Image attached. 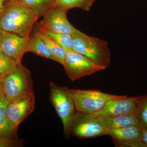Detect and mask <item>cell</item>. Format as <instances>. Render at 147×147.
<instances>
[{
    "instance_id": "44dd1931",
    "label": "cell",
    "mask_w": 147,
    "mask_h": 147,
    "mask_svg": "<svg viewBox=\"0 0 147 147\" xmlns=\"http://www.w3.org/2000/svg\"><path fill=\"white\" fill-rule=\"evenodd\" d=\"M136 116L140 126L147 128V94L142 96Z\"/></svg>"
},
{
    "instance_id": "7402d4cb",
    "label": "cell",
    "mask_w": 147,
    "mask_h": 147,
    "mask_svg": "<svg viewBox=\"0 0 147 147\" xmlns=\"http://www.w3.org/2000/svg\"><path fill=\"white\" fill-rule=\"evenodd\" d=\"M23 140L20 141L16 137H0V147H7L19 146L20 144H23Z\"/></svg>"
},
{
    "instance_id": "d4e9b609",
    "label": "cell",
    "mask_w": 147,
    "mask_h": 147,
    "mask_svg": "<svg viewBox=\"0 0 147 147\" xmlns=\"http://www.w3.org/2000/svg\"><path fill=\"white\" fill-rule=\"evenodd\" d=\"M3 33L2 30L0 29V50H1V45L3 40Z\"/></svg>"
},
{
    "instance_id": "7a4b0ae2",
    "label": "cell",
    "mask_w": 147,
    "mask_h": 147,
    "mask_svg": "<svg viewBox=\"0 0 147 147\" xmlns=\"http://www.w3.org/2000/svg\"><path fill=\"white\" fill-rule=\"evenodd\" d=\"M71 36L74 51L98 65L108 68L111 61V54L107 41L87 35L77 29Z\"/></svg>"
},
{
    "instance_id": "7c38bea8",
    "label": "cell",
    "mask_w": 147,
    "mask_h": 147,
    "mask_svg": "<svg viewBox=\"0 0 147 147\" xmlns=\"http://www.w3.org/2000/svg\"><path fill=\"white\" fill-rule=\"evenodd\" d=\"M106 130L116 147H142L140 125Z\"/></svg>"
},
{
    "instance_id": "cb8c5ba5",
    "label": "cell",
    "mask_w": 147,
    "mask_h": 147,
    "mask_svg": "<svg viewBox=\"0 0 147 147\" xmlns=\"http://www.w3.org/2000/svg\"><path fill=\"white\" fill-rule=\"evenodd\" d=\"M141 140L142 147H147V128L141 126Z\"/></svg>"
},
{
    "instance_id": "8992f818",
    "label": "cell",
    "mask_w": 147,
    "mask_h": 147,
    "mask_svg": "<svg viewBox=\"0 0 147 147\" xmlns=\"http://www.w3.org/2000/svg\"><path fill=\"white\" fill-rule=\"evenodd\" d=\"M63 65L67 76L72 81L106 69L73 50L67 51Z\"/></svg>"
},
{
    "instance_id": "9a60e30c",
    "label": "cell",
    "mask_w": 147,
    "mask_h": 147,
    "mask_svg": "<svg viewBox=\"0 0 147 147\" xmlns=\"http://www.w3.org/2000/svg\"><path fill=\"white\" fill-rule=\"evenodd\" d=\"M38 30L44 33L55 42L67 51L72 49V37L71 35L61 33L50 30L40 24Z\"/></svg>"
},
{
    "instance_id": "5bb4252c",
    "label": "cell",
    "mask_w": 147,
    "mask_h": 147,
    "mask_svg": "<svg viewBox=\"0 0 147 147\" xmlns=\"http://www.w3.org/2000/svg\"><path fill=\"white\" fill-rule=\"evenodd\" d=\"M29 52L55 61V58L49 47L36 33L29 37Z\"/></svg>"
},
{
    "instance_id": "3957f363",
    "label": "cell",
    "mask_w": 147,
    "mask_h": 147,
    "mask_svg": "<svg viewBox=\"0 0 147 147\" xmlns=\"http://www.w3.org/2000/svg\"><path fill=\"white\" fill-rule=\"evenodd\" d=\"M1 81L3 94L9 102L34 94L30 72L21 63L16 71L3 77Z\"/></svg>"
},
{
    "instance_id": "30bf717a",
    "label": "cell",
    "mask_w": 147,
    "mask_h": 147,
    "mask_svg": "<svg viewBox=\"0 0 147 147\" xmlns=\"http://www.w3.org/2000/svg\"><path fill=\"white\" fill-rule=\"evenodd\" d=\"M68 10L62 7L53 6L44 13L40 24L50 30L72 35L77 29L67 20Z\"/></svg>"
},
{
    "instance_id": "277c9868",
    "label": "cell",
    "mask_w": 147,
    "mask_h": 147,
    "mask_svg": "<svg viewBox=\"0 0 147 147\" xmlns=\"http://www.w3.org/2000/svg\"><path fill=\"white\" fill-rule=\"evenodd\" d=\"M50 99L63 123L67 139L70 134L71 122L77 111L74 101L65 87H60L53 82L50 84Z\"/></svg>"
},
{
    "instance_id": "4fadbf2b",
    "label": "cell",
    "mask_w": 147,
    "mask_h": 147,
    "mask_svg": "<svg viewBox=\"0 0 147 147\" xmlns=\"http://www.w3.org/2000/svg\"><path fill=\"white\" fill-rule=\"evenodd\" d=\"M97 117L106 129H119L140 125L136 115L105 116Z\"/></svg>"
},
{
    "instance_id": "2e32d148",
    "label": "cell",
    "mask_w": 147,
    "mask_h": 147,
    "mask_svg": "<svg viewBox=\"0 0 147 147\" xmlns=\"http://www.w3.org/2000/svg\"><path fill=\"white\" fill-rule=\"evenodd\" d=\"M35 33L45 42L49 47L55 58V61L63 65L64 62L67 51L57 44L47 35L39 30L37 31Z\"/></svg>"
},
{
    "instance_id": "6da1fadb",
    "label": "cell",
    "mask_w": 147,
    "mask_h": 147,
    "mask_svg": "<svg viewBox=\"0 0 147 147\" xmlns=\"http://www.w3.org/2000/svg\"><path fill=\"white\" fill-rule=\"evenodd\" d=\"M38 18L31 9L16 0L0 16V29L21 36L29 37Z\"/></svg>"
},
{
    "instance_id": "ac0fdd59",
    "label": "cell",
    "mask_w": 147,
    "mask_h": 147,
    "mask_svg": "<svg viewBox=\"0 0 147 147\" xmlns=\"http://www.w3.org/2000/svg\"><path fill=\"white\" fill-rule=\"evenodd\" d=\"M23 5L31 9L38 18L53 6V3L49 0H17Z\"/></svg>"
},
{
    "instance_id": "5b68a950",
    "label": "cell",
    "mask_w": 147,
    "mask_h": 147,
    "mask_svg": "<svg viewBox=\"0 0 147 147\" xmlns=\"http://www.w3.org/2000/svg\"><path fill=\"white\" fill-rule=\"evenodd\" d=\"M67 90L75 103L77 112L93 114L100 111L109 100L121 96L102 92L99 90Z\"/></svg>"
},
{
    "instance_id": "ba28073f",
    "label": "cell",
    "mask_w": 147,
    "mask_h": 147,
    "mask_svg": "<svg viewBox=\"0 0 147 147\" xmlns=\"http://www.w3.org/2000/svg\"><path fill=\"white\" fill-rule=\"evenodd\" d=\"M142 96L135 97L121 96L109 100L100 111L92 114L96 117L136 115Z\"/></svg>"
},
{
    "instance_id": "9c48e42d",
    "label": "cell",
    "mask_w": 147,
    "mask_h": 147,
    "mask_svg": "<svg viewBox=\"0 0 147 147\" xmlns=\"http://www.w3.org/2000/svg\"><path fill=\"white\" fill-rule=\"evenodd\" d=\"M34 94L25 96L9 102L7 109L9 124L11 129L16 132L20 123L34 110Z\"/></svg>"
},
{
    "instance_id": "e0dca14e",
    "label": "cell",
    "mask_w": 147,
    "mask_h": 147,
    "mask_svg": "<svg viewBox=\"0 0 147 147\" xmlns=\"http://www.w3.org/2000/svg\"><path fill=\"white\" fill-rule=\"evenodd\" d=\"M9 102L4 95L0 100V137H14L16 132L11 129L9 124L7 109Z\"/></svg>"
},
{
    "instance_id": "484cf974",
    "label": "cell",
    "mask_w": 147,
    "mask_h": 147,
    "mask_svg": "<svg viewBox=\"0 0 147 147\" xmlns=\"http://www.w3.org/2000/svg\"><path fill=\"white\" fill-rule=\"evenodd\" d=\"M3 95V94L2 86L1 82L0 79V100Z\"/></svg>"
},
{
    "instance_id": "ffe728a7",
    "label": "cell",
    "mask_w": 147,
    "mask_h": 147,
    "mask_svg": "<svg viewBox=\"0 0 147 147\" xmlns=\"http://www.w3.org/2000/svg\"><path fill=\"white\" fill-rule=\"evenodd\" d=\"M20 64L0 50V79L16 71Z\"/></svg>"
},
{
    "instance_id": "4316f807",
    "label": "cell",
    "mask_w": 147,
    "mask_h": 147,
    "mask_svg": "<svg viewBox=\"0 0 147 147\" xmlns=\"http://www.w3.org/2000/svg\"><path fill=\"white\" fill-rule=\"evenodd\" d=\"M49 1H50L51 2L53 3V5H54V3H55V0H49Z\"/></svg>"
},
{
    "instance_id": "8fae6325",
    "label": "cell",
    "mask_w": 147,
    "mask_h": 147,
    "mask_svg": "<svg viewBox=\"0 0 147 147\" xmlns=\"http://www.w3.org/2000/svg\"><path fill=\"white\" fill-rule=\"evenodd\" d=\"M1 51L5 54L21 63L25 53L28 52L29 37H22L2 30Z\"/></svg>"
},
{
    "instance_id": "603a6c76",
    "label": "cell",
    "mask_w": 147,
    "mask_h": 147,
    "mask_svg": "<svg viewBox=\"0 0 147 147\" xmlns=\"http://www.w3.org/2000/svg\"><path fill=\"white\" fill-rule=\"evenodd\" d=\"M16 0H0V16Z\"/></svg>"
},
{
    "instance_id": "d6986e66",
    "label": "cell",
    "mask_w": 147,
    "mask_h": 147,
    "mask_svg": "<svg viewBox=\"0 0 147 147\" xmlns=\"http://www.w3.org/2000/svg\"><path fill=\"white\" fill-rule=\"evenodd\" d=\"M96 1L97 0H55L53 6L62 7L68 10L79 8L85 11H89Z\"/></svg>"
},
{
    "instance_id": "52a82bcc",
    "label": "cell",
    "mask_w": 147,
    "mask_h": 147,
    "mask_svg": "<svg viewBox=\"0 0 147 147\" xmlns=\"http://www.w3.org/2000/svg\"><path fill=\"white\" fill-rule=\"evenodd\" d=\"M70 134L82 139L108 135L98 118L92 114L77 112L70 126Z\"/></svg>"
}]
</instances>
